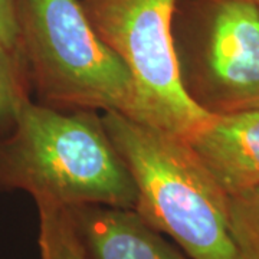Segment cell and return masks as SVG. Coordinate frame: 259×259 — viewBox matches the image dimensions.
Instances as JSON below:
<instances>
[{"label": "cell", "mask_w": 259, "mask_h": 259, "mask_svg": "<svg viewBox=\"0 0 259 259\" xmlns=\"http://www.w3.org/2000/svg\"><path fill=\"white\" fill-rule=\"evenodd\" d=\"M0 189L36 203L136 209L137 189L95 111H64L25 98L0 134Z\"/></svg>", "instance_id": "6da1fadb"}, {"label": "cell", "mask_w": 259, "mask_h": 259, "mask_svg": "<svg viewBox=\"0 0 259 259\" xmlns=\"http://www.w3.org/2000/svg\"><path fill=\"white\" fill-rule=\"evenodd\" d=\"M137 189L136 212L190 259H245L228 222L226 193L185 140L115 111L101 117Z\"/></svg>", "instance_id": "7a4b0ae2"}, {"label": "cell", "mask_w": 259, "mask_h": 259, "mask_svg": "<svg viewBox=\"0 0 259 259\" xmlns=\"http://www.w3.org/2000/svg\"><path fill=\"white\" fill-rule=\"evenodd\" d=\"M20 56L42 105L136 118L127 66L91 26L79 0H19Z\"/></svg>", "instance_id": "3957f363"}, {"label": "cell", "mask_w": 259, "mask_h": 259, "mask_svg": "<svg viewBox=\"0 0 259 259\" xmlns=\"http://www.w3.org/2000/svg\"><path fill=\"white\" fill-rule=\"evenodd\" d=\"M97 35L127 66L136 121L189 141L212 120L180 81L173 15L177 0H81Z\"/></svg>", "instance_id": "277c9868"}, {"label": "cell", "mask_w": 259, "mask_h": 259, "mask_svg": "<svg viewBox=\"0 0 259 259\" xmlns=\"http://www.w3.org/2000/svg\"><path fill=\"white\" fill-rule=\"evenodd\" d=\"M173 44L186 94L210 114L259 108V8L177 0Z\"/></svg>", "instance_id": "5b68a950"}, {"label": "cell", "mask_w": 259, "mask_h": 259, "mask_svg": "<svg viewBox=\"0 0 259 259\" xmlns=\"http://www.w3.org/2000/svg\"><path fill=\"white\" fill-rule=\"evenodd\" d=\"M186 143L226 194L259 185V108L214 114Z\"/></svg>", "instance_id": "8992f818"}, {"label": "cell", "mask_w": 259, "mask_h": 259, "mask_svg": "<svg viewBox=\"0 0 259 259\" xmlns=\"http://www.w3.org/2000/svg\"><path fill=\"white\" fill-rule=\"evenodd\" d=\"M68 209L91 259H190L167 243L134 209L102 204Z\"/></svg>", "instance_id": "52a82bcc"}, {"label": "cell", "mask_w": 259, "mask_h": 259, "mask_svg": "<svg viewBox=\"0 0 259 259\" xmlns=\"http://www.w3.org/2000/svg\"><path fill=\"white\" fill-rule=\"evenodd\" d=\"M36 206L42 259H91L75 229L68 207L45 202Z\"/></svg>", "instance_id": "ba28073f"}, {"label": "cell", "mask_w": 259, "mask_h": 259, "mask_svg": "<svg viewBox=\"0 0 259 259\" xmlns=\"http://www.w3.org/2000/svg\"><path fill=\"white\" fill-rule=\"evenodd\" d=\"M232 236L245 259H259V185L226 194Z\"/></svg>", "instance_id": "9c48e42d"}, {"label": "cell", "mask_w": 259, "mask_h": 259, "mask_svg": "<svg viewBox=\"0 0 259 259\" xmlns=\"http://www.w3.org/2000/svg\"><path fill=\"white\" fill-rule=\"evenodd\" d=\"M28 87L22 58L0 45V134L12 127L20 104L29 97Z\"/></svg>", "instance_id": "30bf717a"}, {"label": "cell", "mask_w": 259, "mask_h": 259, "mask_svg": "<svg viewBox=\"0 0 259 259\" xmlns=\"http://www.w3.org/2000/svg\"><path fill=\"white\" fill-rule=\"evenodd\" d=\"M0 45L20 56L19 0H0Z\"/></svg>", "instance_id": "8fae6325"}, {"label": "cell", "mask_w": 259, "mask_h": 259, "mask_svg": "<svg viewBox=\"0 0 259 259\" xmlns=\"http://www.w3.org/2000/svg\"><path fill=\"white\" fill-rule=\"evenodd\" d=\"M249 2H252L253 5H256V6H258V8H259V0H249Z\"/></svg>", "instance_id": "7c38bea8"}]
</instances>
